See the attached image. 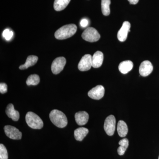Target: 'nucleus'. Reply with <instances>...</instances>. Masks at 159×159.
Wrapping results in <instances>:
<instances>
[{"instance_id": "f257e3e1", "label": "nucleus", "mask_w": 159, "mask_h": 159, "mask_svg": "<svg viewBox=\"0 0 159 159\" xmlns=\"http://www.w3.org/2000/svg\"><path fill=\"white\" fill-rule=\"evenodd\" d=\"M77 30V26L74 24L66 25L55 32L54 36L57 39H66L73 36L76 33Z\"/></svg>"}, {"instance_id": "f03ea898", "label": "nucleus", "mask_w": 159, "mask_h": 159, "mask_svg": "<svg viewBox=\"0 0 159 159\" xmlns=\"http://www.w3.org/2000/svg\"><path fill=\"white\" fill-rule=\"evenodd\" d=\"M49 117L51 122L58 128H64L67 125V119L61 111L53 110L50 113Z\"/></svg>"}, {"instance_id": "7ed1b4c3", "label": "nucleus", "mask_w": 159, "mask_h": 159, "mask_svg": "<svg viewBox=\"0 0 159 159\" xmlns=\"http://www.w3.org/2000/svg\"><path fill=\"white\" fill-rule=\"evenodd\" d=\"M26 122L31 128L34 129H41L43 126V122L41 118L32 112L27 113L25 117Z\"/></svg>"}, {"instance_id": "20e7f679", "label": "nucleus", "mask_w": 159, "mask_h": 159, "mask_svg": "<svg viewBox=\"0 0 159 159\" xmlns=\"http://www.w3.org/2000/svg\"><path fill=\"white\" fill-rule=\"evenodd\" d=\"M82 37L86 41L93 43L99 40L100 38V35L96 29L90 27L84 31L82 34Z\"/></svg>"}, {"instance_id": "39448f33", "label": "nucleus", "mask_w": 159, "mask_h": 159, "mask_svg": "<svg viewBox=\"0 0 159 159\" xmlns=\"http://www.w3.org/2000/svg\"><path fill=\"white\" fill-rule=\"evenodd\" d=\"M116 119L113 115L109 116L105 119L104 129L109 136H112L116 129Z\"/></svg>"}, {"instance_id": "423d86ee", "label": "nucleus", "mask_w": 159, "mask_h": 159, "mask_svg": "<svg viewBox=\"0 0 159 159\" xmlns=\"http://www.w3.org/2000/svg\"><path fill=\"white\" fill-rule=\"evenodd\" d=\"M66 62V58L63 57H58L54 59L51 66L52 73L54 74H59L63 70Z\"/></svg>"}, {"instance_id": "0eeeda50", "label": "nucleus", "mask_w": 159, "mask_h": 159, "mask_svg": "<svg viewBox=\"0 0 159 159\" xmlns=\"http://www.w3.org/2000/svg\"><path fill=\"white\" fill-rule=\"evenodd\" d=\"M4 130L6 136L10 139L13 140H20L21 139V132L14 126L6 125L4 127Z\"/></svg>"}, {"instance_id": "6e6552de", "label": "nucleus", "mask_w": 159, "mask_h": 159, "mask_svg": "<svg viewBox=\"0 0 159 159\" xmlns=\"http://www.w3.org/2000/svg\"><path fill=\"white\" fill-rule=\"evenodd\" d=\"M92 67V56L85 54L83 56L78 64V68L81 71H88Z\"/></svg>"}, {"instance_id": "1a4fd4ad", "label": "nucleus", "mask_w": 159, "mask_h": 159, "mask_svg": "<svg viewBox=\"0 0 159 159\" xmlns=\"http://www.w3.org/2000/svg\"><path fill=\"white\" fill-rule=\"evenodd\" d=\"M105 93V89L102 85H97L89 91L88 96L92 99L99 100L102 99Z\"/></svg>"}, {"instance_id": "9d476101", "label": "nucleus", "mask_w": 159, "mask_h": 159, "mask_svg": "<svg viewBox=\"0 0 159 159\" xmlns=\"http://www.w3.org/2000/svg\"><path fill=\"white\" fill-rule=\"evenodd\" d=\"M130 24L128 21H125L117 34V37L120 42L125 41L127 39L129 32L130 31Z\"/></svg>"}, {"instance_id": "9b49d317", "label": "nucleus", "mask_w": 159, "mask_h": 159, "mask_svg": "<svg viewBox=\"0 0 159 159\" xmlns=\"http://www.w3.org/2000/svg\"><path fill=\"white\" fill-rule=\"evenodd\" d=\"M139 74L142 77H147L153 70V66L149 61H145L139 67Z\"/></svg>"}, {"instance_id": "f8f14e48", "label": "nucleus", "mask_w": 159, "mask_h": 159, "mask_svg": "<svg viewBox=\"0 0 159 159\" xmlns=\"http://www.w3.org/2000/svg\"><path fill=\"white\" fill-rule=\"evenodd\" d=\"M75 118L78 125H84L88 122L89 115L87 112L84 111H79L75 114Z\"/></svg>"}, {"instance_id": "ddd939ff", "label": "nucleus", "mask_w": 159, "mask_h": 159, "mask_svg": "<svg viewBox=\"0 0 159 159\" xmlns=\"http://www.w3.org/2000/svg\"><path fill=\"white\" fill-rule=\"evenodd\" d=\"M103 61V54L102 52L97 51L92 56V67L97 68L102 66Z\"/></svg>"}, {"instance_id": "4468645a", "label": "nucleus", "mask_w": 159, "mask_h": 159, "mask_svg": "<svg viewBox=\"0 0 159 159\" xmlns=\"http://www.w3.org/2000/svg\"><path fill=\"white\" fill-rule=\"evenodd\" d=\"M6 112L7 116L13 121H17L19 119V112L15 110L14 106L11 103L9 104L6 107Z\"/></svg>"}, {"instance_id": "2eb2a0df", "label": "nucleus", "mask_w": 159, "mask_h": 159, "mask_svg": "<svg viewBox=\"0 0 159 159\" xmlns=\"http://www.w3.org/2000/svg\"><path fill=\"white\" fill-rule=\"evenodd\" d=\"M134 64L130 61H125L120 63L119 66V70L122 74H126L132 70Z\"/></svg>"}, {"instance_id": "dca6fc26", "label": "nucleus", "mask_w": 159, "mask_h": 159, "mask_svg": "<svg viewBox=\"0 0 159 159\" xmlns=\"http://www.w3.org/2000/svg\"><path fill=\"white\" fill-rule=\"evenodd\" d=\"M89 133V129L84 127H80L74 131V137L77 141H82Z\"/></svg>"}, {"instance_id": "f3484780", "label": "nucleus", "mask_w": 159, "mask_h": 159, "mask_svg": "<svg viewBox=\"0 0 159 159\" xmlns=\"http://www.w3.org/2000/svg\"><path fill=\"white\" fill-rule=\"evenodd\" d=\"M38 60V57L37 56L30 55L27 58L26 62L24 65L20 66L19 69L21 70L28 69L29 67L34 65L37 62Z\"/></svg>"}, {"instance_id": "a211bd4d", "label": "nucleus", "mask_w": 159, "mask_h": 159, "mask_svg": "<svg viewBox=\"0 0 159 159\" xmlns=\"http://www.w3.org/2000/svg\"><path fill=\"white\" fill-rule=\"evenodd\" d=\"M117 131L121 137L126 136L128 133V129L126 123L122 120L119 121L117 125Z\"/></svg>"}, {"instance_id": "6ab92c4d", "label": "nucleus", "mask_w": 159, "mask_h": 159, "mask_svg": "<svg viewBox=\"0 0 159 159\" xmlns=\"http://www.w3.org/2000/svg\"><path fill=\"white\" fill-rule=\"evenodd\" d=\"M70 2V0H55L54 4V8L57 11L64 10Z\"/></svg>"}, {"instance_id": "aec40b11", "label": "nucleus", "mask_w": 159, "mask_h": 159, "mask_svg": "<svg viewBox=\"0 0 159 159\" xmlns=\"http://www.w3.org/2000/svg\"><path fill=\"white\" fill-rule=\"evenodd\" d=\"M120 146L118 148V153L120 156H122L125 153V151L129 146V141L127 139H122L119 143Z\"/></svg>"}, {"instance_id": "412c9836", "label": "nucleus", "mask_w": 159, "mask_h": 159, "mask_svg": "<svg viewBox=\"0 0 159 159\" xmlns=\"http://www.w3.org/2000/svg\"><path fill=\"white\" fill-rule=\"evenodd\" d=\"M111 0H102L101 1V9L102 14L105 16L109 15L110 14V5Z\"/></svg>"}, {"instance_id": "4be33fe9", "label": "nucleus", "mask_w": 159, "mask_h": 159, "mask_svg": "<svg viewBox=\"0 0 159 159\" xmlns=\"http://www.w3.org/2000/svg\"><path fill=\"white\" fill-rule=\"evenodd\" d=\"M39 82V77L37 74H32L30 75L26 80V84L29 86L37 85Z\"/></svg>"}, {"instance_id": "5701e85b", "label": "nucleus", "mask_w": 159, "mask_h": 159, "mask_svg": "<svg viewBox=\"0 0 159 159\" xmlns=\"http://www.w3.org/2000/svg\"><path fill=\"white\" fill-rule=\"evenodd\" d=\"M8 154L7 149L4 145H0V159H8Z\"/></svg>"}, {"instance_id": "b1692460", "label": "nucleus", "mask_w": 159, "mask_h": 159, "mask_svg": "<svg viewBox=\"0 0 159 159\" xmlns=\"http://www.w3.org/2000/svg\"><path fill=\"white\" fill-rule=\"evenodd\" d=\"M13 35V31H11L10 29H6L3 32L2 36L6 40H10Z\"/></svg>"}, {"instance_id": "393cba45", "label": "nucleus", "mask_w": 159, "mask_h": 159, "mask_svg": "<svg viewBox=\"0 0 159 159\" xmlns=\"http://www.w3.org/2000/svg\"><path fill=\"white\" fill-rule=\"evenodd\" d=\"M8 90V87L7 84L4 83L0 84V93L2 94L6 93Z\"/></svg>"}, {"instance_id": "a878e982", "label": "nucleus", "mask_w": 159, "mask_h": 159, "mask_svg": "<svg viewBox=\"0 0 159 159\" xmlns=\"http://www.w3.org/2000/svg\"><path fill=\"white\" fill-rule=\"evenodd\" d=\"M89 22L86 19H83L81 20L80 22V25L81 27H86L88 25Z\"/></svg>"}, {"instance_id": "bb28decb", "label": "nucleus", "mask_w": 159, "mask_h": 159, "mask_svg": "<svg viewBox=\"0 0 159 159\" xmlns=\"http://www.w3.org/2000/svg\"><path fill=\"white\" fill-rule=\"evenodd\" d=\"M128 1L130 4L133 5H136L139 2V0H128Z\"/></svg>"}, {"instance_id": "cd10ccee", "label": "nucleus", "mask_w": 159, "mask_h": 159, "mask_svg": "<svg viewBox=\"0 0 159 159\" xmlns=\"http://www.w3.org/2000/svg\"></svg>"}]
</instances>
